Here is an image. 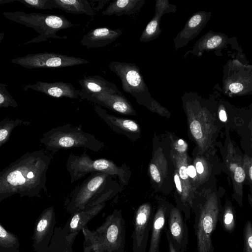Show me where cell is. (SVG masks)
Returning a JSON list of instances; mask_svg holds the SVG:
<instances>
[{"mask_svg":"<svg viewBox=\"0 0 252 252\" xmlns=\"http://www.w3.org/2000/svg\"><path fill=\"white\" fill-rule=\"evenodd\" d=\"M52 159L43 150L27 152L0 173V202L15 194L39 197L47 191L46 173Z\"/></svg>","mask_w":252,"mask_h":252,"instance_id":"obj_1","label":"cell"},{"mask_svg":"<svg viewBox=\"0 0 252 252\" xmlns=\"http://www.w3.org/2000/svg\"><path fill=\"white\" fill-rule=\"evenodd\" d=\"M192 210L197 252H214L212 236L219 220L221 208L215 192L195 193Z\"/></svg>","mask_w":252,"mask_h":252,"instance_id":"obj_2","label":"cell"},{"mask_svg":"<svg viewBox=\"0 0 252 252\" xmlns=\"http://www.w3.org/2000/svg\"><path fill=\"white\" fill-rule=\"evenodd\" d=\"M189 133L196 144L197 153L204 155L211 148L216 128L212 117L201 107L193 93L182 97Z\"/></svg>","mask_w":252,"mask_h":252,"instance_id":"obj_3","label":"cell"},{"mask_svg":"<svg viewBox=\"0 0 252 252\" xmlns=\"http://www.w3.org/2000/svg\"><path fill=\"white\" fill-rule=\"evenodd\" d=\"M40 142L47 151L52 153L74 148H84L98 152L103 147V143L94 135L84 131L81 125L74 126L69 124L53 127L46 132Z\"/></svg>","mask_w":252,"mask_h":252,"instance_id":"obj_4","label":"cell"},{"mask_svg":"<svg viewBox=\"0 0 252 252\" xmlns=\"http://www.w3.org/2000/svg\"><path fill=\"white\" fill-rule=\"evenodd\" d=\"M2 14L6 19L32 28L39 33L38 36L20 45L39 43L49 38L63 39V37L58 35L57 33L62 30L70 28L74 26L62 15L26 13L18 11L4 12Z\"/></svg>","mask_w":252,"mask_h":252,"instance_id":"obj_5","label":"cell"},{"mask_svg":"<svg viewBox=\"0 0 252 252\" xmlns=\"http://www.w3.org/2000/svg\"><path fill=\"white\" fill-rule=\"evenodd\" d=\"M66 167L69 173L71 184L94 172L116 176L124 185L127 184L130 176L125 168L118 166L111 160L105 158L93 160L85 151L80 156L70 154L67 159Z\"/></svg>","mask_w":252,"mask_h":252,"instance_id":"obj_6","label":"cell"},{"mask_svg":"<svg viewBox=\"0 0 252 252\" xmlns=\"http://www.w3.org/2000/svg\"><path fill=\"white\" fill-rule=\"evenodd\" d=\"M109 68L120 78L123 91L136 102L149 109L155 99L152 97L139 67L133 63L112 61Z\"/></svg>","mask_w":252,"mask_h":252,"instance_id":"obj_7","label":"cell"},{"mask_svg":"<svg viewBox=\"0 0 252 252\" xmlns=\"http://www.w3.org/2000/svg\"><path fill=\"white\" fill-rule=\"evenodd\" d=\"M111 176L104 172L91 173L66 198L64 205L66 211L72 215L83 210L91 199L110 183Z\"/></svg>","mask_w":252,"mask_h":252,"instance_id":"obj_8","label":"cell"},{"mask_svg":"<svg viewBox=\"0 0 252 252\" xmlns=\"http://www.w3.org/2000/svg\"><path fill=\"white\" fill-rule=\"evenodd\" d=\"M94 232L105 252H124L126 228L121 210H114Z\"/></svg>","mask_w":252,"mask_h":252,"instance_id":"obj_9","label":"cell"},{"mask_svg":"<svg viewBox=\"0 0 252 252\" xmlns=\"http://www.w3.org/2000/svg\"><path fill=\"white\" fill-rule=\"evenodd\" d=\"M11 62L28 69L61 68L89 63L88 61L81 58L52 52L30 54L13 59Z\"/></svg>","mask_w":252,"mask_h":252,"instance_id":"obj_10","label":"cell"},{"mask_svg":"<svg viewBox=\"0 0 252 252\" xmlns=\"http://www.w3.org/2000/svg\"><path fill=\"white\" fill-rule=\"evenodd\" d=\"M154 214L152 206L148 202L142 204L136 210L131 235L133 252H146Z\"/></svg>","mask_w":252,"mask_h":252,"instance_id":"obj_11","label":"cell"},{"mask_svg":"<svg viewBox=\"0 0 252 252\" xmlns=\"http://www.w3.org/2000/svg\"><path fill=\"white\" fill-rule=\"evenodd\" d=\"M56 217L55 209H45L36 219L32 237L34 252H47L55 231Z\"/></svg>","mask_w":252,"mask_h":252,"instance_id":"obj_12","label":"cell"},{"mask_svg":"<svg viewBox=\"0 0 252 252\" xmlns=\"http://www.w3.org/2000/svg\"><path fill=\"white\" fill-rule=\"evenodd\" d=\"M226 164L231 177L234 189V198L240 206L243 205V184L246 179L243 158L229 140L226 150Z\"/></svg>","mask_w":252,"mask_h":252,"instance_id":"obj_13","label":"cell"},{"mask_svg":"<svg viewBox=\"0 0 252 252\" xmlns=\"http://www.w3.org/2000/svg\"><path fill=\"white\" fill-rule=\"evenodd\" d=\"M80 97L123 115H136L132 104L123 94L102 93Z\"/></svg>","mask_w":252,"mask_h":252,"instance_id":"obj_14","label":"cell"},{"mask_svg":"<svg viewBox=\"0 0 252 252\" xmlns=\"http://www.w3.org/2000/svg\"><path fill=\"white\" fill-rule=\"evenodd\" d=\"M182 211L171 204L166 229L173 242L180 252H185L188 244V229Z\"/></svg>","mask_w":252,"mask_h":252,"instance_id":"obj_15","label":"cell"},{"mask_svg":"<svg viewBox=\"0 0 252 252\" xmlns=\"http://www.w3.org/2000/svg\"><path fill=\"white\" fill-rule=\"evenodd\" d=\"M23 88L26 91L31 89L56 98L78 99L79 97L80 90L68 82L37 81L34 84L25 85Z\"/></svg>","mask_w":252,"mask_h":252,"instance_id":"obj_16","label":"cell"},{"mask_svg":"<svg viewBox=\"0 0 252 252\" xmlns=\"http://www.w3.org/2000/svg\"><path fill=\"white\" fill-rule=\"evenodd\" d=\"M167 156L160 146L154 148L152 158L148 166V173L152 183L156 188H163L168 179Z\"/></svg>","mask_w":252,"mask_h":252,"instance_id":"obj_17","label":"cell"},{"mask_svg":"<svg viewBox=\"0 0 252 252\" xmlns=\"http://www.w3.org/2000/svg\"><path fill=\"white\" fill-rule=\"evenodd\" d=\"M171 204L159 199L153 220L151 236L148 252H159L161 235L167 222Z\"/></svg>","mask_w":252,"mask_h":252,"instance_id":"obj_18","label":"cell"},{"mask_svg":"<svg viewBox=\"0 0 252 252\" xmlns=\"http://www.w3.org/2000/svg\"><path fill=\"white\" fill-rule=\"evenodd\" d=\"M122 34L123 31L120 29L97 28L85 34L80 41V44L87 48H101L110 44Z\"/></svg>","mask_w":252,"mask_h":252,"instance_id":"obj_19","label":"cell"},{"mask_svg":"<svg viewBox=\"0 0 252 252\" xmlns=\"http://www.w3.org/2000/svg\"><path fill=\"white\" fill-rule=\"evenodd\" d=\"M105 204V203H100L71 215V216L62 228L63 231L67 235L76 237L88 222L103 209Z\"/></svg>","mask_w":252,"mask_h":252,"instance_id":"obj_20","label":"cell"},{"mask_svg":"<svg viewBox=\"0 0 252 252\" xmlns=\"http://www.w3.org/2000/svg\"><path fill=\"white\" fill-rule=\"evenodd\" d=\"M94 109L97 115L113 130L127 136L140 134V127L134 121L108 114L106 110L97 105H94Z\"/></svg>","mask_w":252,"mask_h":252,"instance_id":"obj_21","label":"cell"},{"mask_svg":"<svg viewBox=\"0 0 252 252\" xmlns=\"http://www.w3.org/2000/svg\"><path fill=\"white\" fill-rule=\"evenodd\" d=\"M206 20V14L199 12L193 14L187 20L183 29L173 39L176 51L185 47L198 34Z\"/></svg>","mask_w":252,"mask_h":252,"instance_id":"obj_22","label":"cell"},{"mask_svg":"<svg viewBox=\"0 0 252 252\" xmlns=\"http://www.w3.org/2000/svg\"><path fill=\"white\" fill-rule=\"evenodd\" d=\"M81 86L79 97L102 93L122 94L113 82L97 75L85 77L78 81Z\"/></svg>","mask_w":252,"mask_h":252,"instance_id":"obj_23","label":"cell"},{"mask_svg":"<svg viewBox=\"0 0 252 252\" xmlns=\"http://www.w3.org/2000/svg\"><path fill=\"white\" fill-rule=\"evenodd\" d=\"M145 2V0H117L111 2L102 12L103 15H123L130 16L139 11Z\"/></svg>","mask_w":252,"mask_h":252,"instance_id":"obj_24","label":"cell"},{"mask_svg":"<svg viewBox=\"0 0 252 252\" xmlns=\"http://www.w3.org/2000/svg\"><path fill=\"white\" fill-rule=\"evenodd\" d=\"M76 237L66 235L61 227H56L47 252H74L73 244Z\"/></svg>","mask_w":252,"mask_h":252,"instance_id":"obj_25","label":"cell"},{"mask_svg":"<svg viewBox=\"0 0 252 252\" xmlns=\"http://www.w3.org/2000/svg\"><path fill=\"white\" fill-rule=\"evenodd\" d=\"M57 8L67 13L94 16V11L87 0H54Z\"/></svg>","mask_w":252,"mask_h":252,"instance_id":"obj_26","label":"cell"},{"mask_svg":"<svg viewBox=\"0 0 252 252\" xmlns=\"http://www.w3.org/2000/svg\"><path fill=\"white\" fill-rule=\"evenodd\" d=\"M219 220L223 229L227 233H233L236 227L237 218L233 204L229 200L225 201L221 209Z\"/></svg>","mask_w":252,"mask_h":252,"instance_id":"obj_27","label":"cell"},{"mask_svg":"<svg viewBox=\"0 0 252 252\" xmlns=\"http://www.w3.org/2000/svg\"><path fill=\"white\" fill-rule=\"evenodd\" d=\"M20 243L17 236L0 223V252H19Z\"/></svg>","mask_w":252,"mask_h":252,"instance_id":"obj_28","label":"cell"},{"mask_svg":"<svg viewBox=\"0 0 252 252\" xmlns=\"http://www.w3.org/2000/svg\"><path fill=\"white\" fill-rule=\"evenodd\" d=\"M192 163L196 171L199 187L209 179L211 172L210 165L204 155L199 154L197 152L195 153L193 156Z\"/></svg>","mask_w":252,"mask_h":252,"instance_id":"obj_29","label":"cell"},{"mask_svg":"<svg viewBox=\"0 0 252 252\" xmlns=\"http://www.w3.org/2000/svg\"><path fill=\"white\" fill-rule=\"evenodd\" d=\"M161 17L160 15L155 14L143 30L139 38L140 42L150 41L156 39L159 36L162 32L160 28Z\"/></svg>","mask_w":252,"mask_h":252,"instance_id":"obj_30","label":"cell"},{"mask_svg":"<svg viewBox=\"0 0 252 252\" xmlns=\"http://www.w3.org/2000/svg\"><path fill=\"white\" fill-rule=\"evenodd\" d=\"M25 124L28 125L29 122H25L19 119L14 120L5 118L0 122V147L7 142L13 130L18 126Z\"/></svg>","mask_w":252,"mask_h":252,"instance_id":"obj_31","label":"cell"},{"mask_svg":"<svg viewBox=\"0 0 252 252\" xmlns=\"http://www.w3.org/2000/svg\"><path fill=\"white\" fill-rule=\"evenodd\" d=\"M84 237L83 252H105L96 239L93 230L85 226L82 229Z\"/></svg>","mask_w":252,"mask_h":252,"instance_id":"obj_32","label":"cell"},{"mask_svg":"<svg viewBox=\"0 0 252 252\" xmlns=\"http://www.w3.org/2000/svg\"><path fill=\"white\" fill-rule=\"evenodd\" d=\"M19 1L29 8L37 9H52L57 8L54 0H1V4Z\"/></svg>","mask_w":252,"mask_h":252,"instance_id":"obj_33","label":"cell"},{"mask_svg":"<svg viewBox=\"0 0 252 252\" xmlns=\"http://www.w3.org/2000/svg\"><path fill=\"white\" fill-rule=\"evenodd\" d=\"M7 86L4 83H0V108L17 107L18 104L7 90Z\"/></svg>","mask_w":252,"mask_h":252,"instance_id":"obj_34","label":"cell"},{"mask_svg":"<svg viewBox=\"0 0 252 252\" xmlns=\"http://www.w3.org/2000/svg\"><path fill=\"white\" fill-rule=\"evenodd\" d=\"M177 6L169 3L168 0H157L155 4V13L160 16L169 13H175Z\"/></svg>","mask_w":252,"mask_h":252,"instance_id":"obj_35","label":"cell"},{"mask_svg":"<svg viewBox=\"0 0 252 252\" xmlns=\"http://www.w3.org/2000/svg\"><path fill=\"white\" fill-rule=\"evenodd\" d=\"M243 252H252V223L248 220L243 229Z\"/></svg>","mask_w":252,"mask_h":252,"instance_id":"obj_36","label":"cell"},{"mask_svg":"<svg viewBox=\"0 0 252 252\" xmlns=\"http://www.w3.org/2000/svg\"><path fill=\"white\" fill-rule=\"evenodd\" d=\"M169 138L171 141L170 148L173 151L179 153H188V144L184 139L177 138L172 134H170Z\"/></svg>","mask_w":252,"mask_h":252,"instance_id":"obj_37","label":"cell"},{"mask_svg":"<svg viewBox=\"0 0 252 252\" xmlns=\"http://www.w3.org/2000/svg\"><path fill=\"white\" fill-rule=\"evenodd\" d=\"M149 110L166 118H169L171 117V113L168 110L162 106L156 99L154 100Z\"/></svg>","mask_w":252,"mask_h":252,"instance_id":"obj_38","label":"cell"},{"mask_svg":"<svg viewBox=\"0 0 252 252\" xmlns=\"http://www.w3.org/2000/svg\"><path fill=\"white\" fill-rule=\"evenodd\" d=\"M243 166L246 176H248L252 184V158L245 156L243 158Z\"/></svg>","mask_w":252,"mask_h":252,"instance_id":"obj_39","label":"cell"},{"mask_svg":"<svg viewBox=\"0 0 252 252\" xmlns=\"http://www.w3.org/2000/svg\"><path fill=\"white\" fill-rule=\"evenodd\" d=\"M165 234L168 244L169 252H180L176 248L174 243L173 242L172 239L168 233L167 229L165 230Z\"/></svg>","mask_w":252,"mask_h":252,"instance_id":"obj_40","label":"cell"},{"mask_svg":"<svg viewBox=\"0 0 252 252\" xmlns=\"http://www.w3.org/2000/svg\"><path fill=\"white\" fill-rule=\"evenodd\" d=\"M229 89L232 93H237L242 91L243 85L240 83H233L229 85Z\"/></svg>","mask_w":252,"mask_h":252,"instance_id":"obj_41","label":"cell"},{"mask_svg":"<svg viewBox=\"0 0 252 252\" xmlns=\"http://www.w3.org/2000/svg\"><path fill=\"white\" fill-rule=\"evenodd\" d=\"M219 117L222 122H225L227 120V116L225 111L223 109H221L219 112Z\"/></svg>","mask_w":252,"mask_h":252,"instance_id":"obj_42","label":"cell"},{"mask_svg":"<svg viewBox=\"0 0 252 252\" xmlns=\"http://www.w3.org/2000/svg\"><path fill=\"white\" fill-rule=\"evenodd\" d=\"M248 201L252 208V194H249L248 195Z\"/></svg>","mask_w":252,"mask_h":252,"instance_id":"obj_43","label":"cell"},{"mask_svg":"<svg viewBox=\"0 0 252 252\" xmlns=\"http://www.w3.org/2000/svg\"><path fill=\"white\" fill-rule=\"evenodd\" d=\"M251 137H252V123H251Z\"/></svg>","mask_w":252,"mask_h":252,"instance_id":"obj_44","label":"cell"}]
</instances>
